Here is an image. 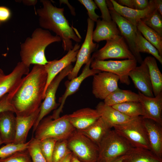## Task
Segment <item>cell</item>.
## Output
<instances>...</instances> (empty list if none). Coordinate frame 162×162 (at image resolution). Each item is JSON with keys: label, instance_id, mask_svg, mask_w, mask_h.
Masks as SVG:
<instances>
[{"label": "cell", "instance_id": "6da1fadb", "mask_svg": "<svg viewBox=\"0 0 162 162\" xmlns=\"http://www.w3.org/2000/svg\"><path fill=\"white\" fill-rule=\"evenodd\" d=\"M47 78L44 66L35 64L8 93L16 116H29L39 109L44 99Z\"/></svg>", "mask_w": 162, "mask_h": 162}, {"label": "cell", "instance_id": "7a4b0ae2", "mask_svg": "<svg viewBox=\"0 0 162 162\" xmlns=\"http://www.w3.org/2000/svg\"><path fill=\"white\" fill-rule=\"evenodd\" d=\"M42 7L38 8L36 13L38 17L41 28L51 31L59 37L64 51L72 49L74 46L72 40L78 43L82 38L76 28L70 26L65 17L64 8H59L53 5L50 1L41 0Z\"/></svg>", "mask_w": 162, "mask_h": 162}, {"label": "cell", "instance_id": "3957f363", "mask_svg": "<svg viewBox=\"0 0 162 162\" xmlns=\"http://www.w3.org/2000/svg\"><path fill=\"white\" fill-rule=\"evenodd\" d=\"M62 41L61 38L41 28H36L30 37H27L20 46L21 62L29 67L32 64L44 65L48 61L45 55L46 47Z\"/></svg>", "mask_w": 162, "mask_h": 162}, {"label": "cell", "instance_id": "277c9868", "mask_svg": "<svg viewBox=\"0 0 162 162\" xmlns=\"http://www.w3.org/2000/svg\"><path fill=\"white\" fill-rule=\"evenodd\" d=\"M98 147L99 153L97 162H112L126 155L135 148L114 129L108 133Z\"/></svg>", "mask_w": 162, "mask_h": 162}, {"label": "cell", "instance_id": "5b68a950", "mask_svg": "<svg viewBox=\"0 0 162 162\" xmlns=\"http://www.w3.org/2000/svg\"><path fill=\"white\" fill-rule=\"evenodd\" d=\"M75 129L65 115L53 119L50 116L44 118L40 122L34 132V138L40 140L51 138L58 141L67 140Z\"/></svg>", "mask_w": 162, "mask_h": 162}, {"label": "cell", "instance_id": "8992f818", "mask_svg": "<svg viewBox=\"0 0 162 162\" xmlns=\"http://www.w3.org/2000/svg\"><path fill=\"white\" fill-rule=\"evenodd\" d=\"M114 129L136 148L150 150L146 130L142 116L128 122L115 125Z\"/></svg>", "mask_w": 162, "mask_h": 162}, {"label": "cell", "instance_id": "52a82bcc", "mask_svg": "<svg viewBox=\"0 0 162 162\" xmlns=\"http://www.w3.org/2000/svg\"><path fill=\"white\" fill-rule=\"evenodd\" d=\"M68 147L73 154L82 162H97L98 146L75 129L67 139Z\"/></svg>", "mask_w": 162, "mask_h": 162}, {"label": "cell", "instance_id": "ba28073f", "mask_svg": "<svg viewBox=\"0 0 162 162\" xmlns=\"http://www.w3.org/2000/svg\"><path fill=\"white\" fill-rule=\"evenodd\" d=\"M106 41L104 46L94 52L91 57L92 60L103 61L110 58L136 59L121 35Z\"/></svg>", "mask_w": 162, "mask_h": 162}, {"label": "cell", "instance_id": "9c48e42d", "mask_svg": "<svg viewBox=\"0 0 162 162\" xmlns=\"http://www.w3.org/2000/svg\"><path fill=\"white\" fill-rule=\"evenodd\" d=\"M137 63L136 59L108 61L92 60L90 68L115 74L119 77L121 83L129 85L130 83L129 73L137 66Z\"/></svg>", "mask_w": 162, "mask_h": 162}, {"label": "cell", "instance_id": "30bf717a", "mask_svg": "<svg viewBox=\"0 0 162 162\" xmlns=\"http://www.w3.org/2000/svg\"><path fill=\"white\" fill-rule=\"evenodd\" d=\"M74 66L70 64L62 70L51 81L47 87L44 100L40 107L38 118L33 126L34 133L40 121L52 111L56 109L60 104L56 102V95L57 89L62 80L72 70Z\"/></svg>", "mask_w": 162, "mask_h": 162}, {"label": "cell", "instance_id": "8fae6325", "mask_svg": "<svg viewBox=\"0 0 162 162\" xmlns=\"http://www.w3.org/2000/svg\"><path fill=\"white\" fill-rule=\"evenodd\" d=\"M106 1L112 20L116 24L121 35L124 39L137 62L140 64L143 60L136 49L137 27L114 10L110 0Z\"/></svg>", "mask_w": 162, "mask_h": 162}, {"label": "cell", "instance_id": "7c38bea8", "mask_svg": "<svg viewBox=\"0 0 162 162\" xmlns=\"http://www.w3.org/2000/svg\"><path fill=\"white\" fill-rule=\"evenodd\" d=\"M87 22V28L86 37L77 53L75 64L67 76L69 80L78 76L82 67L89 61L91 58V53L96 51L98 47V44L94 42L92 38L94 22L88 18Z\"/></svg>", "mask_w": 162, "mask_h": 162}, {"label": "cell", "instance_id": "4fadbf2b", "mask_svg": "<svg viewBox=\"0 0 162 162\" xmlns=\"http://www.w3.org/2000/svg\"><path fill=\"white\" fill-rule=\"evenodd\" d=\"M119 77L111 73L101 71L93 76L92 93L98 99L104 100L118 88Z\"/></svg>", "mask_w": 162, "mask_h": 162}, {"label": "cell", "instance_id": "5bb4252c", "mask_svg": "<svg viewBox=\"0 0 162 162\" xmlns=\"http://www.w3.org/2000/svg\"><path fill=\"white\" fill-rule=\"evenodd\" d=\"M92 60L91 58L86 64L82 73L79 76L65 82V91L64 94L59 98V106L54 111L52 115L50 116L52 119H55L60 117L59 115L62 111L66 99L68 97L73 94L78 90L82 83L86 79L90 76H94L101 72L98 70L91 68L90 64Z\"/></svg>", "mask_w": 162, "mask_h": 162}, {"label": "cell", "instance_id": "9a60e30c", "mask_svg": "<svg viewBox=\"0 0 162 162\" xmlns=\"http://www.w3.org/2000/svg\"><path fill=\"white\" fill-rule=\"evenodd\" d=\"M80 46L78 43H76L73 48L68 51L67 53L61 59L48 61V63L44 65L47 75L46 83L44 93V98L46 88L51 81L62 70L76 61Z\"/></svg>", "mask_w": 162, "mask_h": 162}, {"label": "cell", "instance_id": "2e32d148", "mask_svg": "<svg viewBox=\"0 0 162 162\" xmlns=\"http://www.w3.org/2000/svg\"><path fill=\"white\" fill-rule=\"evenodd\" d=\"M29 67L21 62L17 63L12 71L6 75L0 68V99L11 91L21 80L24 75L29 72Z\"/></svg>", "mask_w": 162, "mask_h": 162}, {"label": "cell", "instance_id": "e0dca14e", "mask_svg": "<svg viewBox=\"0 0 162 162\" xmlns=\"http://www.w3.org/2000/svg\"><path fill=\"white\" fill-rule=\"evenodd\" d=\"M138 94L143 111L142 118L162 125V92L153 97L146 96L139 91Z\"/></svg>", "mask_w": 162, "mask_h": 162}, {"label": "cell", "instance_id": "ac0fdd59", "mask_svg": "<svg viewBox=\"0 0 162 162\" xmlns=\"http://www.w3.org/2000/svg\"><path fill=\"white\" fill-rule=\"evenodd\" d=\"M129 76L139 92L146 96L154 97L148 69L144 60L130 71Z\"/></svg>", "mask_w": 162, "mask_h": 162}, {"label": "cell", "instance_id": "d6986e66", "mask_svg": "<svg viewBox=\"0 0 162 162\" xmlns=\"http://www.w3.org/2000/svg\"><path fill=\"white\" fill-rule=\"evenodd\" d=\"M110 1L114 10L136 27L140 20L149 15L156 9L154 0H149L148 7L143 10L131 9L119 4L116 1Z\"/></svg>", "mask_w": 162, "mask_h": 162}, {"label": "cell", "instance_id": "ffe728a7", "mask_svg": "<svg viewBox=\"0 0 162 162\" xmlns=\"http://www.w3.org/2000/svg\"><path fill=\"white\" fill-rule=\"evenodd\" d=\"M143 122L147 133L150 150L162 159V125L149 119L143 118Z\"/></svg>", "mask_w": 162, "mask_h": 162}, {"label": "cell", "instance_id": "44dd1931", "mask_svg": "<svg viewBox=\"0 0 162 162\" xmlns=\"http://www.w3.org/2000/svg\"><path fill=\"white\" fill-rule=\"evenodd\" d=\"M68 115L70 122L78 130L87 128L100 117L96 109L88 107L79 109Z\"/></svg>", "mask_w": 162, "mask_h": 162}, {"label": "cell", "instance_id": "7402d4cb", "mask_svg": "<svg viewBox=\"0 0 162 162\" xmlns=\"http://www.w3.org/2000/svg\"><path fill=\"white\" fill-rule=\"evenodd\" d=\"M14 113L10 111L0 113V135L6 144L13 142L15 138L16 117Z\"/></svg>", "mask_w": 162, "mask_h": 162}, {"label": "cell", "instance_id": "603a6c76", "mask_svg": "<svg viewBox=\"0 0 162 162\" xmlns=\"http://www.w3.org/2000/svg\"><path fill=\"white\" fill-rule=\"evenodd\" d=\"M40 107L32 114L26 117L16 116V128L15 138L13 143H26L29 130L33 126L38 116Z\"/></svg>", "mask_w": 162, "mask_h": 162}, {"label": "cell", "instance_id": "cb8c5ba5", "mask_svg": "<svg viewBox=\"0 0 162 162\" xmlns=\"http://www.w3.org/2000/svg\"><path fill=\"white\" fill-rule=\"evenodd\" d=\"M112 127L100 116L87 128L78 130L98 146Z\"/></svg>", "mask_w": 162, "mask_h": 162}, {"label": "cell", "instance_id": "d4e9b609", "mask_svg": "<svg viewBox=\"0 0 162 162\" xmlns=\"http://www.w3.org/2000/svg\"><path fill=\"white\" fill-rule=\"evenodd\" d=\"M96 22V27L92 34L94 41L99 42L106 41L121 35L116 24L113 20L108 22L99 19Z\"/></svg>", "mask_w": 162, "mask_h": 162}, {"label": "cell", "instance_id": "484cf974", "mask_svg": "<svg viewBox=\"0 0 162 162\" xmlns=\"http://www.w3.org/2000/svg\"><path fill=\"white\" fill-rule=\"evenodd\" d=\"M96 109L100 116L110 124L113 128L115 125L126 123L134 118L128 116L112 106L104 104V102H100Z\"/></svg>", "mask_w": 162, "mask_h": 162}, {"label": "cell", "instance_id": "4316f807", "mask_svg": "<svg viewBox=\"0 0 162 162\" xmlns=\"http://www.w3.org/2000/svg\"><path fill=\"white\" fill-rule=\"evenodd\" d=\"M144 61L148 69L153 93L155 97L162 92V74L154 57L147 56Z\"/></svg>", "mask_w": 162, "mask_h": 162}, {"label": "cell", "instance_id": "83f0119b", "mask_svg": "<svg viewBox=\"0 0 162 162\" xmlns=\"http://www.w3.org/2000/svg\"><path fill=\"white\" fill-rule=\"evenodd\" d=\"M129 101L139 102V95L130 90L120 89L119 88L110 94L104 100V104L109 106Z\"/></svg>", "mask_w": 162, "mask_h": 162}, {"label": "cell", "instance_id": "f1b7e54d", "mask_svg": "<svg viewBox=\"0 0 162 162\" xmlns=\"http://www.w3.org/2000/svg\"><path fill=\"white\" fill-rule=\"evenodd\" d=\"M123 162H162V159L149 150L135 148L125 155Z\"/></svg>", "mask_w": 162, "mask_h": 162}, {"label": "cell", "instance_id": "f546056e", "mask_svg": "<svg viewBox=\"0 0 162 162\" xmlns=\"http://www.w3.org/2000/svg\"><path fill=\"white\" fill-rule=\"evenodd\" d=\"M136 27L143 36L157 49L162 57V37L145 24L141 20L138 22Z\"/></svg>", "mask_w": 162, "mask_h": 162}, {"label": "cell", "instance_id": "4dcf8cb0", "mask_svg": "<svg viewBox=\"0 0 162 162\" xmlns=\"http://www.w3.org/2000/svg\"><path fill=\"white\" fill-rule=\"evenodd\" d=\"M123 114L131 118L142 116L143 111L139 102L129 101L112 106Z\"/></svg>", "mask_w": 162, "mask_h": 162}, {"label": "cell", "instance_id": "1f68e13d", "mask_svg": "<svg viewBox=\"0 0 162 162\" xmlns=\"http://www.w3.org/2000/svg\"><path fill=\"white\" fill-rule=\"evenodd\" d=\"M136 49L137 52L146 53L152 55L162 64V57L160 55L157 49L146 40L137 30L136 42Z\"/></svg>", "mask_w": 162, "mask_h": 162}, {"label": "cell", "instance_id": "d6a6232c", "mask_svg": "<svg viewBox=\"0 0 162 162\" xmlns=\"http://www.w3.org/2000/svg\"><path fill=\"white\" fill-rule=\"evenodd\" d=\"M141 20L145 24L162 37V16L156 9Z\"/></svg>", "mask_w": 162, "mask_h": 162}, {"label": "cell", "instance_id": "836d02e7", "mask_svg": "<svg viewBox=\"0 0 162 162\" xmlns=\"http://www.w3.org/2000/svg\"><path fill=\"white\" fill-rule=\"evenodd\" d=\"M27 149L32 162H47L41 152L40 140L32 138Z\"/></svg>", "mask_w": 162, "mask_h": 162}, {"label": "cell", "instance_id": "e575fe53", "mask_svg": "<svg viewBox=\"0 0 162 162\" xmlns=\"http://www.w3.org/2000/svg\"><path fill=\"white\" fill-rule=\"evenodd\" d=\"M71 152L68 147L67 140L58 141L54 147L52 162H62Z\"/></svg>", "mask_w": 162, "mask_h": 162}, {"label": "cell", "instance_id": "d590c367", "mask_svg": "<svg viewBox=\"0 0 162 162\" xmlns=\"http://www.w3.org/2000/svg\"><path fill=\"white\" fill-rule=\"evenodd\" d=\"M29 143V141L22 144L13 142L6 144L0 148V158H7L16 152L27 149Z\"/></svg>", "mask_w": 162, "mask_h": 162}, {"label": "cell", "instance_id": "8d00e7d4", "mask_svg": "<svg viewBox=\"0 0 162 162\" xmlns=\"http://www.w3.org/2000/svg\"><path fill=\"white\" fill-rule=\"evenodd\" d=\"M41 152L47 162H52V158L54 147L58 141L56 139L46 138L40 140Z\"/></svg>", "mask_w": 162, "mask_h": 162}, {"label": "cell", "instance_id": "74e56055", "mask_svg": "<svg viewBox=\"0 0 162 162\" xmlns=\"http://www.w3.org/2000/svg\"><path fill=\"white\" fill-rule=\"evenodd\" d=\"M0 162H32L27 149L16 152L6 158H0Z\"/></svg>", "mask_w": 162, "mask_h": 162}, {"label": "cell", "instance_id": "f35d334b", "mask_svg": "<svg viewBox=\"0 0 162 162\" xmlns=\"http://www.w3.org/2000/svg\"><path fill=\"white\" fill-rule=\"evenodd\" d=\"M116 2L122 6L138 10L145 9L149 3L148 0H118Z\"/></svg>", "mask_w": 162, "mask_h": 162}, {"label": "cell", "instance_id": "ab89813d", "mask_svg": "<svg viewBox=\"0 0 162 162\" xmlns=\"http://www.w3.org/2000/svg\"><path fill=\"white\" fill-rule=\"evenodd\" d=\"M78 1L86 9L88 18L94 22H96L100 16L95 12V10L98 9V7L94 1L92 0H79Z\"/></svg>", "mask_w": 162, "mask_h": 162}, {"label": "cell", "instance_id": "60d3db41", "mask_svg": "<svg viewBox=\"0 0 162 162\" xmlns=\"http://www.w3.org/2000/svg\"><path fill=\"white\" fill-rule=\"evenodd\" d=\"M94 1L100 11L102 20L108 22L112 21V20L106 0H94Z\"/></svg>", "mask_w": 162, "mask_h": 162}, {"label": "cell", "instance_id": "b9f144b4", "mask_svg": "<svg viewBox=\"0 0 162 162\" xmlns=\"http://www.w3.org/2000/svg\"><path fill=\"white\" fill-rule=\"evenodd\" d=\"M7 111H11L15 113L10 97L8 94L4 95L0 99V113Z\"/></svg>", "mask_w": 162, "mask_h": 162}, {"label": "cell", "instance_id": "7bdbcfd3", "mask_svg": "<svg viewBox=\"0 0 162 162\" xmlns=\"http://www.w3.org/2000/svg\"><path fill=\"white\" fill-rule=\"evenodd\" d=\"M11 16L10 9L7 7L0 6V25L8 21Z\"/></svg>", "mask_w": 162, "mask_h": 162}, {"label": "cell", "instance_id": "ee69618b", "mask_svg": "<svg viewBox=\"0 0 162 162\" xmlns=\"http://www.w3.org/2000/svg\"><path fill=\"white\" fill-rule=\"evenodd\" d=\"M156 9L162 16V0H154Z\"/></svg>", "mask_w": 162, "mask_h": 162}, {"label": "cell", "instance_id": "f6af8a7d", "mask_svg": "<svg viewBox=\"0 0 162 162\" xmlns=\"http://www.w3.org/2000/svg\"><path fill=\"white\" fill-rule=\"evenodd\" d=\"M22 2L24 5L28 6L34 5L38 2L37 0H23Z\"/></svg>", "mask_w": 162, "mask_h": 162}, {"label": "cell", "instance_id": "bcb514c9", "mask_svg": "<svg viewBox=\"0 0 162 162\" xmlns=\"http://www.w3.org/2000/svg\"><path fill=\"white\" fill-rule=\"evenodd\" d=\"M60 4H61L62 3H63L64 4H68V7L70 8V10L72 14L75 16L76 15V13L75 12V10L74 8L70 5V4L68 2V1L67 0H60L59 1Z\"/></svg>", "mask_w": 162, "mask_h": 162}, {"label": "cell", "instance_id": "7dc6e473", "mask_svg": "<svg viewBox=\"0 0 162 162\" xmlns=\"http://www.w3.org/2000/svg\"><path fill=\"white\" fill-rule=\"evenodd\" d=\"M72 155V152L69 154L62 162H70Z\"/></svg>", "mask_w": 162, "mask_h": 162}, {"label": "cell", "instance_id": "c3c4849f", "mask_svg": "<svg viewBox=\"0 0 162 162\" xmlns=\"http://www.w3.org/2000/svg\"><path fill=\"white\" fill-rule=\"evenodd\" d=\"M70 162H82L79 159H78L73 154L71 158V159Z\"/></svg>", "mask_w": 162, "mask_h": 162}, {"label": "cell", "instance_id": "681fc988", "mask_svg": "<svg viewBox=\"0 0 162 162\" xmlns=\"http://www.w3.org/2000/svg\"><path fill=\"white\" fill-rule=\"evenodd\" d=\"M125 155L121 157L112 162H123L125 158Z\"/></svg>", "mask_w": 162, "mask_h": 162}, {"label": "cell", "instance_id": "f907efd6", "mask_svg": "<svg viewBox=\"0 0 162 162\" xmlns=\"http://www.w3.org/2000/svg\"><path fill=\"white\" fill-rule=\"evenodd\" d=\"M4 143V142L3 141V140L2 138V137L0 135V146L2 144Z\"/></svg>", "mask_w": 162, "mask_h": 162}]
</instances>
